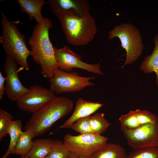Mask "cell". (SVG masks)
I'll list each match as a JSON object with an SVG mask.
<instances>
[{
	"label": "cell",
	"mask_w": 158,
	"mask_h": 158,
	"mask_svg": "<svg viewBox=\"0 0 158 158\" xmlns=\"http://www.w3.org/2000/svg\"><path fill=\"white\" fill-rule=\"evenodd\" d=\"M52 25L50 19L43 17L42 21L34 27L28 40L34 61L40 66L42 75L49 79L59 69L54 46L49 37V30Z\"/></svg>",
	"instance_id": "obj_1"
},
{
	"label": "cell",
	"mask_w": 158,
	"mask_h": 158,
	"mask_svg": "<svg viewBox=\"0 0 158 158\" xmlns=\"http://www.w3.org/2000/svg\"><path fill=\"white\" fill-rule=\"evenodd\" d=\"M73 107V102L69 98L56 96L42 108L32 114L25 125L24 130L31 131L35 137L41 135L58 120L70 113Z\"/></svg>",
	"instance_id": "obj_2"
},
{
	"label": "cell",
	"mask_w": 158,
	"mask_h": 158,
	"mask_svg": "<svg viewBox=\"0 0 158 158\" xmlns=\"http://www.w3.org/2000/svg\"><path fill=\"white\" fill-rule=\"evenodd\" d=\"M59 19L67 41L73 45H87L93 40L97 33L95 20L90 13L81 16L71 10Z\"/></svg>",
	"instance_id": "obj_3"
},
{
	"label": "cell",
	"mask_w": 158,
	"mask_h": 158,
	"mask_svg": "<svg viewBox=\"0 0 158 158\" xmlns=\"http://www.w3.org/2000/svg\"><path fill=\"white\" fill-rule=\"evenodd\" d=\"M2 35L0 42L6 56L16 61L26 71L30 70L27 58L32 56L25 39V35L19 31L16 24L10 20L6 15L1 12Z\"/></svg>",
	"instance_id": "obj_4"
},
{
	"label": "cell",
	"mask_w": 158,
	"mask_h": 158,
	"mask_svg": "<svg viewBox=\"0 0 158 158\" xmlns=\"http://www.w3.org/2000/svg\"><path fill=\"white\" fill-rule=\"evenodd\" d=\"M115 37L120 40L121 46L126 51L123 66L133 63L141 55L143 46L140 32L130 23H123L114 27L108 33L109 40Z\"/></svg>",
	"instance_id": "obj_5"
},
{
	"label": "cell",
	"mask_w": 158,
	"mask_h": 158,
	"mask_svg": "<svg viewBox=\"0 0 158 158\" xmlns=\"http://www.w3.org/2000/svg\"><path fill=\"white\" fill-rule=\"evenodd\" d=\"M95 77L79 76L77 72H67L59 69L49 79L50 90L55 94L80 91L87 86H93L91 82Z\"/></svg>",
	"instance_id": "obj_6"
},
{
	"label": "cell",
	"mask_w": 158,
	"mask_h": 158,
	"mask_svg": "<svg viewBox=\"0 0 158 158\" xmlns=\"http://www.w3.org/2000/svg\"><path fill=\"white\" fill-rule=\"evenodd\" d=\"M63 139V144L68 150L79 157L91 156L107 143L108 138L95 134L77 136L67 134Z\"/></svg>",
	"instance_id": "obj_7"
},
{
	"label": "cell",
	"mask_w": 158,
	"mask_h": 158,
	"mask_svg": "<svg viewBox=\"0 0 158 158\" xmlns=\"http://www.w3.org/2000/svg\"><path fill=\"white\" fill-rule=\"evenodd\" d=\"M121 130L128 145L134 150L158 147V120L133 129L121 126Z\"/></svg>",
	"instance_id": "obj_8"
},
{
	"label": "cell",
	"mask_w": 158,
	"mask_h": 158,
	"mask_svg": "<svg viewBox=\"0 0 158 158\" xmlns=\"http://www.w3.org/2000/svg\"><path fill=\"white\" fill-rule=\"evenodd\" d=\"M53 48L59 69L69 72L76 68L95 74H103L101 70L100 63L90 64L82 61L81 55L73 52L67 46L59 49L54 46Z\"/></svg>",
	"instance_id": "obj_9"
},
{
	"label": "cell",
	"mask_w": 158,
	"mask_h": 158,
	"mask_svg": "<svg viewBox=\"0 0 158 158\" xmlns=\"http://www.w3.org/2000/svg\"><path fill=\"white\" fill-rule=\"evenodd\" d=\"M55 97V94L50 89L38 85H32L16 101V104L19 110L33 114Z\"/></svg>",
	"instance_id": "obj_10"
},
{
	"label": "cell",
	"mask_w": 158,
	"mask_h": 158,
	"mask_svg": "<svg viewBox=\"0 0 158 158\" xmlns=\"http://www.w3.org/2000/svg\"><path fill=\"white\" fill-rule=\"evenodd\" d=\"M21 69L18 67V63L6 56L3 65V71L6 78L5 83V93L8 99L17 101L29 88L23 85L20 81L18 73Z\"/></svg>",
	"instance_id": "obj_11"
},
{
	"label": "cell",
	"mask_w": 158,
	"mask_h": 158,
	"mask_svg": "<svg viewBox=\"0 0 158 158\" xmlns=\"http://www.w3.org/2000/svg\"><path fill=\"white\" fill-rule=\"evenodd\" d=\"M48 3L52 13L58 18L71 10L81 16L90 13V5L86 0H49Z\"/></svg>",
	"instance_id": "obj_12"
},
{
	"label": "cell",
	"mask_w": 158,
	"mask_h": 158,
	"mask_svg": "<svg viewBox=\"0 0 158 158\" xmlns=\"http://www.w3.org/2000/svg\"><path fill=\"white\" fill-rule=\"evenodd\" d=\"M118 120L121 126L133 129L146 124L155 123L158 120V115L148 111L138 109L122 115Z\"/></svg>",
	"instance_id": "obj_13"
},
{
	"label": "cell",
	"mask_w": 158,
	"mask_h": 158,
	"mask_svg": "<svg viewBox=\"0 0 158 158\" xmlns=\"http://www.w3.org/2000/svg\"><path fill=\"white\" fill-rule=\"evenodd\" d=\"M103 106L102 104L99 102H91L79 98L75 102V109L72 115L59 128H70L77 120L90 116Z\"/></svg>",
	"instance_id": "obj_14"
},
{
	"label": "cell",
	"mask_w": 158,
	"mask_h": 158,
	"mask_svg": "<svg viewBox=\"0 0 158 158\" xmlns=\"http://www.w3.org/2000/svg\"><path fill=\"white\" fill-rule=\"evenodd\" d=\"M22 13L28 14L30 20L34 18L37 23L41 22L43 19L41 13L42 6L46 4L44 0H18Z\"/></svg>",
	"instance_id": "obj_15"
},
{
	"label": "cell",
	"mask_w": 158,
	"mask_h": 158,
	"mask_svg": "<svg viewBox=\"0 0 158 158\" xmlns=\"http://www.w3.org/2000/svg\"><path fill=\"white\" fill-rule=\"evenodd\" d=\"M125 149L120 145L107 143L90 157L91 158H127Z\"/></svg>",
	"instance_id": "obj_16"
},
{
	"label": "cell",
	"mask_w": 158,
	"mask_h": 158,
	"mask_svg": "<svg viewBox=\"0 0 158 158\" xmlns=\"http://www.w3.org/2000/svg\"><path fill=\"white\" fill-rule=\"evenodd\" d=\"M55 141L50 138L35 139L27 155L30 158H45L54 145Z\"/></svg>",
	"instance_id": "obj_17"
},
{
	"label": "cell",
	"mask_w": 158,
	"mask_h": 158,
	"mask_svg": "<svg viewBox=\"0 0 158 158\" xmlns=\"http://www.w3.org/2000/svg\"><path fill=\"white\" fill-rule=\"evenodd\" d=\"M154 47L151 54L145 57L140 68L145 73L155 72L156 75V83L158 87V33L154 37Z\"/></svg>",
	"instance_id": "obj_18"
},
{
	"label": "cell",
	"mask_w": 158,
	"mask_h": 158,
	"mask_svg": "<svg viewBox=\"0 0 158 158\" xmlns=\"http://www.w3.org/2000/svg\"><path fill=\"white\" fill-rule=\"evenodd\" d=\"M34 137L33 133L30 131H23L12 154L21 156L27 155L32 147V139Z\"/></svg>",
	"instance_id": "obj_19"
},
{
	"label": "cell",
	"mask_w": 158,
	"mask_h": 158,
	"mask_svg": "<svg viewBox=\"0 0 158 158\" xmlns=\"http://www.w3.org/2000/svg\"><path fill=\"white\" fill-rule=\"evenodd\" d=\"M22 127V122L20 119H18L13 121L8 132L10 137L9 146L7 151L1 158H7L12 154L23 132Z\"/></svg>",
	"instance_id": "obj_20"
},
{
	"label": "cell",
	"mask_w": 158,
	"mask_h": 158,
	"mask_svg": "<svg viewBox=\"0 0 158 158\" xmlns=\"http://www.w3.org/2000/svg\"><path fill=\"white\" fill-rule=\"evenodd\" d=\"M89 122L93 133L98 135L104 132L111 124L105 118L103 113H97L90 116Z\"/></svg>",
	"instance_id": "obj_21"
},
{
	"label": "cell",
	"mask_w": 158,
	"mask_h": 158,
	"mask_svg": "<svg viewBox=\"0 0 158 158\" xmlns=\"http://www.w3.org/2000/svg\"><path fill=\"white\" fill-rule=\"evenodd\" d=\"M14 120L9 112L0 109V140L8 134L9 129Z\"/></svg>",
	"instance_id": "obj_22"
},
{
	"label": "cell",
	"mask_w": 158,
	"mask_h": 158,
	"mask_svg": "<svg viewBox=\"0 0 158 158\" xmlns=\"http://www.w3.org/2000/svg\"><path fill=\"white\" fill-rule=\"evenodd\" d=\"M54 145L45 158H68L70 152L66 147L63 142L55 140Z\"/></svg>",
	"instance_id": "obj_23"
},
{
	"label": "cell",
	"mask_w": 158,
	"mask_h": 158,
	"mask_svg": "<svg viewBox=\"0 0 158 158\" xmlns=\"http://www.w3.org/2000/svg\"><path fill=\"white\" fill-rule=\"evenodd\" d=\"M127 158H158V147H148L134 150Z\"/></svg>",
	"instance_id": "obj_24"
},
{
	"label": "cell",
	"mask_w": 158,
	"mask_h": 158,
	"mask_svg": "<svg viewBox=\"0 0 158 158\" xmlns=\"http://www.w3.org/2000/svg\"><path fill=\"white\" fill-rule=\"evenodd\" d=\"M90 116L79 119L71 126L70 128L80 134H94L90 124Z\"/></svg>",
	"instance_id": "obj_25"
},
{
	"label": "cell",
	"mask_w": 158,
	"mask_h": 158,
	"mask_svg": "<svg viewBox=\"0 0 158 158\" xmlns=\"http://www.w3.org/2000/svg\"><path fill=\"white\" fill-rule=\"evenodd\" d=\"M6 79V77H4L1 72H0V100H1L5 93V82Z\"/></svg>",
	"instance_id": "obj_26"
},
{
	"label": "cell",
	"mask_w": 158,
	"mask_h": 158,
	"mask_svg": "<svg viewBox=\"0 0 158 158\" xmlns=\"http://www.w3.org/2000/svg\"><path fill=\"white\" fill-rule=\"evenodd\" d=\"M68 158H79V157L74 153L71 152H70V154Z\"/></svg>",
	"instance_id": "obj_27"
},
{
	"label": "cell",
	"mask_w": 158,
	"mask_h": 158,
	"mask_svg": "<svg viewBox=\"0 0 158 158\" xmlns=\"http://www.w3.org/2000/svg\"><path fill=\"white\" fill-rule=\"evenodd\" d=\"M19 158H30L28 155L21 156Z\"/></svg>",
	"instance_id": "obj_28"
},
{
	"label": "cell",
	"mask_w": 158,
	"mask_h": 158,
	"mask_svg": "<svg viewBox=\"0 0 158 158\" xmlns=\"http://www.w3.org/2000/svg\"><path fill=\"white\" fill-rule=\"evenodd\" d=\"M79 157V158H91L90 156H81Z\"/></svg>",
	"instance_id": "obj_29"
}]
</instances>
